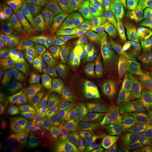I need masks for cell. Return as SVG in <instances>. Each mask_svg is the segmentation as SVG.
Listing matches in <instances>:
<instances>
[{
  "instance_id": "obj_1",
  "label": "cell",
  "mask_w": 152,
  "mask_h": 152,
  "mask_svg": "<svg viewBox=\"0 0 152 152\" xmlns=\"http://www.w3.org/2000/svg\"><path fill=\"white\" fill-rule=\"evenodd\" d=\"M32 29L51 68L58 72L70 69L72 65L70 60L46 27L42 16L34 22Z\"/></svg>"
},
{
  "instance_id": "obj_2",
  "label": "cell",
  "mask_w": 152,
  "mask_h": 152,
  "mask_svg": "<svg viewBox=\"0 0 152 152\" xmlns=\"http://www.w3.org/2000/svg\"><path fill=\"white\" fill-rule=\"evenodd\" d=\"M137 32L136 27L127 23L109 34L102 57L101 63L103 68H106L112 65L129 39Z\"/></svg>"
},
{
  "instance_id": "obj_3",
  "label": "cell",
  "mask_w": 152,
  "mask_h": 152,
  "mask_svg": "<svg viewBox=\"0 0 152 152\" xmlns=\"http://www.w3.org/2000/svg\"><path fill=\"white\" fill-rule=\"evenodd\" d=\"M14 44L28 60L37 65L40 69H48L50 67L44 50L29 26L26 27Z\"/></svg>"
},
{
  "instance_id": "obj_4",
  "label": "cell",
  "mask_w": 152,
  "mask_h": 152,
  "mask_svg": "<svg viewBox=\"0 0 152 152\" xmlns=\"http://www.w3.org/2000/svg\"><path fill=\"white\" fill-rule=\"evenodd\" d=\"M91 12L92 15L103 22L110 31L128 23L114 0H95Z\"/></svg>"
},
{
  "instance_id": "obj_5",
  "label": "cell",
  "mask_w": 152,
  "mask_h": 152,
  "mask_svg": "<svg viewBox=\"0 0 152 152\" xmlns=\"http://www.w3.org/2000/svg\"><path fill=\"white\" fill-rule=\"evenodd\" d=\"M84 28L91 45L92 53L96 55L103 53L110 31L108 28L92 15L86 19Z\"/></svg>"
},
{
  "instance_id": "obj_6",
  "label": "cell",
  "mask_w": 152,
  "mask_h": 152,
  "mask_svg": "<svg viewBox=\"0 0 152 152\" xmlns=\"http://www.w3.org/2000/svg\"><path fill=\"white\" fill-rule=\"evenodd\" d=\"M90 124L98 134L108 136L115 129V122L105 113L96 99L94 100L85 112Z\"/></svg>"
},
{
  "instance_id": "obj_7",
  "label": "cell",
  "mask_w": 152,
  "mask_h": 152,
  "mask_svg": "<svg viewBox=\"0 0 152 152\" xmlns=\"http://www.w3.org/2000/svg\"><path fill=\"white\" fill-rule=\"evenodd\" d=\"M109 136L119 152H144L140 137L131 129L119 126Z\"/></svg>"
},
{
  "instance_id": "obj_8",
  "label": "cell",
  "mask_w": 152,
  "mask_h": 152,
  "mask_svg": "<svg viewBox=\"0 0 152 152\" xmlns=\"http://www.w3.org/2000/svg\"><path fill=\"white\" fill-rule=\"evenodd\" d=\"M42 17L46 27L59 45L65 55L68 58L73 57L68 42L66 32L55 16L51 5L46 7Z\"/></svg>"
},
{
  "instance_id": "obj_9",
  "label": "cell",
  "mask_w": 152,
  "mask_h": 152,
  "mask_svg": "<svg viewBox=\"0 0 152 152\" xmlns=\"http://www.w3.org/2000/svg\"><path fill=\"white\" fill-rule=\"evenodd\" d=\"M123 97L119 107L120 115L124 125L130 127L136 121V112L143 100V95L132 89L122 92Z\"/></svg>"
},
{
  "instance_id": "obj_10",
  "label": "cell",
  "mask_w": 152,
  "mask_h": 152,
  "mask_svg": "<svg viewBox=\"0 0 152 152\" xmlns=\"http://www.w3.org/2000/svg\"><path fill=\"white\" fill-rule=\"evenodd\" d=\"M30 124L21 115L1 117L0 134L8 142L24 137L28 132Z\"/></svg>"
},
{
  "instance_id": "obj_11",
  "label": "cell",
  "mask_w": 152,
  "mask_h": 152,
  "mask_svg": "<svg viewBox=\"0 0 152 152\" xmlns=\"http://www.w3.org/2000/svg\"><path fill=\"white\" fill-rule=\"evenodd\" d=\"M151 56H152V48L144 35L139 32L126 44L117 58L145 59Z\"/></svg>"
},
{
  "instance_id": "obj_12",
  "label": "cell",
  "mask_w": 152,
  "mask_h": 152,
  "mask_svg": "<svg viewBox=\"0 0 152 152\" xmlns=\"http://www.w3.org/2000/svg\"><path fill=\"white\" fill-rule=\"evenodd\" d=\"M2 60L7 67L13 69L37 73L41 71L37 65L28 60L14 44L12 47H5Z\"/></svg>"
},
{
  "instance_id": "obj_13",
  "label": "cell",
  "mask_w": 152,
  "mask_h": 152,
  "mask_svg": "<svg viewBox=\"0 0 152 152\" xmlns=\"http://www.w3.org/2000/svg\"><path fill=\"white\" fill-rule=\"evenodd\" d=\"M53 9L55 16L68 33L72 34L81 28L87 19L85 12L71 7L53 6Z\"/></svg>"
},
{
  "instance_id": "obj_14",
  "label": "cell",
  "mask_w": 152,
  "mask_h": 152,
  "mask_svg": "<svg viewBox=\"0 0 152 152\" xmlns=\"http://www.w3.org/2000/svg\"><path fill=\"white\" fill-rule=\"evenodd\" d=\"M68 42L76 60L86 61L92 56L91 45L84 28H80L72 33L68 38Z\"/></svg>"
},
{
  "instance_id": "obj_15",
  "label": "cell",
  "mask_w": 152,
  "mask_h": 152,
  "mask_svg": "<svg viewBox=\"0 0 152 152\" xmlns=\"http://www.w3.org/2000/svg\"><path fill=\"white\" fill-rule=\"evenodd\" d=\"M47 4L42 0H16L12 2V6L32 27L34 22L44 15Z\"/></svg>"
},
{
  "instance_id": "obj_16",
  "label": "cell",
  "mask_w": 152,
  "mask_h": 152,
  "mask_svg": "<svg viewBox=\"0 0 152 152\" xmlns=\"http://www.w3.org/2000/svg\"><path fill=\"white\" fill-rule=\"evenodd\" d=\"M68 86L66 84L54 77L49 76L44 78L37 89L33 92V97L39 101L53 99L62 92L67 91Z\"/></svg>"
},
{
  "instance_id": "obj_17",
  "label": "cell",
  "mask_w": 152,
  "mask_h": 152,
  "mask_svg": "<svg viewBox=\"0 0 152 152\" xmlns=\"http://www.w3.org/2000/svg\"><path fill=\"white\" fill-rule=\"evenodd\" d=\"M29 135L50 149L59 147L61 142L60 133L54 124L39 125L31 128Z\"/></svg>"
},
{
  "instance_id": "obj_18",
  "label": "cell",
  "mask_w": 152,
  "mask_h": 152,
  "mask_svg": "<svg viewBox=\"0 0 152 152\" xmlns=\"http://www.w3.org/2000/svg\"><path fill=\"white\" fill-rule=\"evenodd\" d=\"M122 97V93L111 90L103 91L98 96V101L105 113L116 122L121 119L119 107Z\"/></svg>"
},
{
  "instance_id": "obj_19",
  "label": "cell",
  "mask_w": 152,
  "mask_h": 152,
  "mask_svg": "<svg viewBox=\"0 0 152 152\" xmlns=\"http://www.w3.org/2000/svg\"><path fill=\"white\" fill-rule=\"evenodd\" d=\"M92 71L83 69L73 72H59L54 77L60 81L72 87H78L89 91Z\"/></svg>"
},
{
  "instance_id": "obj_20",
  "label": "cell",
  "mask_w": 152,
  "mask_h": 152,
  "mask_svg": "<svg viewBox=\"0 0 152 152\" xmlns=\"http://www.w3.org/2000/svg\"><path fill=\"white\" fill-rule=\"evenodd\" d=\"M152 56L145 59L117 58L110 65L115 72L144 71L152 69Z\"/></svg>"
},
{
  "instance_id": "obj_21",
  "label": "cell",
  "mask_w": 152,
  "mask_h": 152,
  "mask_svg": "<svg viewBox=\"0 0 152 152\" xmlns=\"http://www.w3.org/2000/svg\"><path fill=\"white\" fill-rule=\"evenodd\" d=\"M3 18L10 30V38L12 40H16L26 28L24 18L10 8L5 9Z\"/></svg>"
},
{
  "instance_id": "obj_22",
  "label": "cell",
  "mask_w": 152,
  "mask_h": 152,
  "mask_svg": "<svg viewBox=\"0 0 152 152\" xmlns=\"http://www.w3.org/2000/svg\"><path fill=\"white\" fill-rule=\"evenodd\" d=\"M34 97L29 94H23L19 98V114L29 122L30 127L37 119V113L35 110Z\"/></svg>"
},
{
  "instance_id": "obj_23",
  "label": "cell",
  "mask_w": 152,
  "mask_h": 152,
  "mask_svg": "<svg viewBox=\"0 0 152 152\" xmlns=\"http://www.w3.org/2000/svg\"><path fill=\"white\" fill-rule=\"evenodd\" d=\"M110 80L109 72L92 71L91 83L89 91L96 97L98 94L110 88Z\"/></svg>"
},
{
  "instance_id": "obj_24",
  "label": "cell",
  "mask_w": 152,
  "mask_h": 152,
  "mask_svg": "<svg viewBox=\"0 0 152 152\" xmlns=\"http://www.w3.org/2000/svg\"><path fill=\"white\" fill-rule=\"evenodd\" d=\"M69 94L78 112L84 113L86 109L93 102L92 95L85 89L78 87H72Z\"/></svg>"
},
{
  "instance_id": "obj_25",
  "label": "cell",
  "mask_w": 152,
  "mask_h": 152,
  "mask_svg": "<svg viewBox=\"0 0 152 152\" xmlns=\"http://www.w3.org/2000/svg\"><path fill=\"white\" fill-rule=\"evenodd\" d=\"M85 141L88 147H92L100 152H117L109 136H103L98 134L92 135L87 136Z\"/></svg>"
},
{
  "instance_id": "obj_26",
  "label": "cell",
  "mask_w": 152,
  "mask_h": 152,
  "mask_svg": "<svg viewBox=\"0 0 152 152\" xmlns=\"http://www.w3.org/2000/svg\"><path fill=\"white\" fill-rule=\"evenodd\" d=\"M152 21V0H139L134 25L140 27Z\"/></svg>"
},
{
  "instance_id": "obj_27",
  "label": "cell",
  "mask_w": 152,
  "mask_h": 152,
  "mask_svg": "<svg viewBox=\"0 0 152 152\" xmlns=\"http://www.w3.org/2000/svg\"><path fill=\"white\" fill-rule=\"evenodd\" d=\"M126 22L134 24L139 0H114Z\"/></svg>"
},
{
  "instance_id": "obj_28",
  "label": "cell",
  "mask_w": 152,
  "mask_h": 152,
  "mask_svg": "<svg viewBox=\"0 0 152 152\" xmlns=\"http://www.w3.org/2000/svg\"><path fill=\"white\" fill-rule=\"evenodd\" d=\"M41 82L40 76L38 73L32 78L27 79L17 83H9L10 90L12 92L20 94H28L34 92Z\"/></svg>"
},
{
  "instance_id": "obj_29",
  "label": "cell",
  "mask_w": 152,
  "mask_h": 152,
  "mask_svg": "<svg viewBox=\"0 0 152 152\" xmlns=\"http://www.w3.org/2000/svg\"><path fill=\"white\" fill-rule=\"evenodd\" d=\"M19 114V99L11 95H4L0 98V114L9 117Z\"/></svg>"
},
{
  "instance_id": "obj_30",
  "label": "cell",
  "mask_w": 152,
  "mask_h": 152,
  "mask_svg": "<svg viewBox=\"0 0 152 152\" xmlns=\"http://www.w3.org/2000/svg\"><path fill=\"white\" fill-rule=\"evenodd\" d=\"M80 112H76L69 116L66 125V131L67 134L80 143L81 135V114Z\"/></svg>"
},
{
  "instance_id": "obj_31",
  "label": "cell",
  "mask_w": 152,
  "mask_h": 152,
  "mask_svg": "<svg viewBox=\"0 0 152 152\" xmlns=\"http://www.w3.org/2000/svg\"><path fill=\"white\" fill-rule=\"evenodd\" d=\"M95 0H53V6L66 7L88 12L92 9Z\"/></svg>"
},
{
  "instance_id": "obj_32",
  "label": "cell",
  "mask_w": 152,
  "mask_h": 152,
  "mask_svg": "<svg viewBox=\"0 0 152 152\" xmlns=\"http://www.w3.org/2000/svg\"><path fill=\"white\" fill-rule=\"evenodd\" d=\"M52 104L70 115L77 112V109L73 102L69 92H62L52 99Z\"/></svg>"
},
{
  "instance_id": "obj_33",
  "label": "cell",
  "mask_w": 152,
  "mask_h": 152,
  "mask_svg": "<svg viewBox=\"0 0 152 152\" xmlns=\"http://www.w3.org/2000/svg\"><path fill=\"white\" fill-rule=\"evenodd\" d=\"M0 73H2L5 76L9 83H17L23 80L32 78L38 74L37 73L18 71L5 66H1Z\"/></svg>"
},
{
  "instance_id": "obj_34",
  "label": "cell",
  "mask_w": 152,
  "mask_h": 152,
  "mask_svg": "<svg viewBox=\"0 0 152 152\" xmlns=\"http://www.w3.org/2000/svg\"><path fill=\"white\" fill-rule=\"evenodd\" d=\"M114 75L115 77L132 84L139 79L152 76V70L121 71L116 72Z\"/></svg>"
},
{
  "instance_id": "obj_35",
  "label": "cell",
  "mask_w": 152,
  "mask_h": 152,
  "mask_svg": "<svg viewBox=\"0 0 152 152\" xmlns=\"http://www.w3.org/2000/svg\"><path fill=\"white\" fill-rule=\"evenodd\" d=\"M35 110L37 113V119L34 123L31 126V128L39 125H51L53 124L48 114V110L44 104L41 101L34 102Z\"/></svg>"
},
{
  "instance_id": "obj_36",
  "label": "cell",
  "mask_w": 152,
  "mask_h": 152,
  "mask_svg": "<svg viewBox=\"0 0 152 152\" xmlns=\"http://www.w3.org/2000/svg\"><path fill=\"white\" fill-rule=\"evenodd\" d=\"M151 112V106L148 99L144 100L141 104V108L138 114V118L135 124V127L137 130L142 132L144 127L148 118Z\"/></svg>"
},
{
  "instance_id": "obj_37",
  "label": "cell",
  "mask_w": 152,
  "mask_h": 152,
  "mask_svg": "<svg viewBox=\"0 0 152 152\" xmlns=\"http://www.w3.org/2000/svg\"><path fill=\"white\" fill-rule=\"evenodd\" d=\"M49 114L55 122L62 129L65 128L67 121L70 116L69 114L57 108L53 104L50 107Z\"/></svg>"
},
{
  "instance_id": "obj_38",
  "label": "cell",
  "mask_w": 152,
  "mask_h": 152,
  "mask_svg": "<svg viewBox=\"0 0 152 152\" xmlns=\"http://www.w3.org/2000/svg\"><path fill=\"white\" fill-rule=\"evenodd\" d=\"M26 138V150L27 152H53L51 149L38 142L32 136L27 135Z\"/></svg>"
},
{
  "instance_id": "obj_39",
  "label": "cell",
  "mask_w": 152,
  "mask_h": 152,
  "mask_svg": "<svg viewBox=\"0 0 152 152\" xmlns=\"http://www.w3.org/2000/svg\"><path fill=\"white\" fill-rule=\"evenodd\" d=\"M109 78L110 80V90L114 91H125L130 89L132 86V83L118 78L114 76L112 72H109Z\"/></svg>"
},
{
  "instance_id": "obj_40",
  "label": "cell",
  "mask_w": 152,
  "mask_h": 152,
  "mask_svg": "<svg viewBox=\"0 0 152 152\" xmlns=\"http://www.w3.org/2000/svg\"><path fill=\"white\" fill-rule=\"evenodd\" d=\"M94 133V130L90 123L87 121V118L83 113L81 114V135L80 143L83 144L86 137L88 136L92 135Z\"/></svg>"
},
{
  "instance_id": "obj_41",
  "label": "cell",
  "mask_w": 152,
  "mask_h": 152,
  "mask_svg": "<svg viewBox=\"0 0 152 152\" xmlns=\"http://www.w3.org/2000/svg\"><path fill=\"white\" fill-rule=\"evenodd\" d=\"M26 138L22 137L10 142L6 152H25Z\"/></svg>"
},
{
  "instance_id": "obj_42",
  "label": "cell",
  "mask_w": 152,
  "mask_h": 152,
  "mask_svg": "<svg viewBox=\"0 0 152 152\" xmlns=\"http://www.w3.org/2000/svg\"><path fill=\"white\" fill-rule=\"evenodd\" d=\"M147 140H152V109H151V112L149 115L148 118L144 127L143 130L141 132Z\"/></svg>"
},
{
  "instance_id": "obj_43",
  "label": "cell",
  "mask_w": 152,
  "mask_h": 152,
  "mask_svg": "<svg viewBox=\"0 0 152 152\" xmlns=\"http://www.w3.org/2000/svg\"><path fill=\"white\" fill-rule=\"evenodd\" d=\"M0 36L1 38L3 39H7L10 38L11 37V32L6 24L3 16L1 15V21H0Z\"/></svg>"
},
{
  "instance_id": "obj_44",
  "label": "cell",
  "mask_w": 152,
  "mask_h": 152,
  "mask_svg": "<svg viewBox=\"0 0 152 152\" xmlns=\"http://www.w3.org/2000/svg\"><path fill=\"white\" fill-rule=\"evenodd\" d=\"M10 90L9 82L7 80L5 76L0 73V95H5Z\"/></svg>"
},
{
  "instance_id": "obj_45",
  "label": "cell",
  "mask_w": 152,
  "mask_h": 152,
  "mask_svg": "<svg viewBox=\"0 0 152 152\" xmlns=\"http://www.w3.org/2000/svg\"><path fill=\"white\" fill-rule=\"evenodd\" d=\"M140 32L142 33L152 49V25L145 26L141 28Z\"/></svg>"
},
{
  "instance_id": "obj_46",
  "label": "cell",
  "mask_w": 152,
  "mask_h": 152,
  "mask_svg": "<svg viewBox=\"0 0 152 152\" xmlns=\"http://www.w3.org/2000/svg\"><path fill=\"white\" fill-rule=\"evenodd\" d=\"M60 152H81V151L75 147H71L68 145H64L61 147Z\"/></svg>"
},
{
  "instance_id": "obj_47",
  "label": "cell",
  "mask_w": 152,
  "mask_h": 152,
  "mask_svg": "<svg viewBox=\"0 0 152 152\" xmlns=\"http://www.w3.org/2000/svg\"><path fill=\"white\" fill-rule=\"evenodd\" d=\"M7 140L5 138L2 136H1L0 138V152H6L7 149Z\"/></svg>"
},
{
  "instance_id": "obj_48",
  "label": "cell",
  "mask_w": 152,
  "mask_h": 152,
  "mask_svg": "<svg viewBox=\"0 0 152 152\" xmlns=\"http://www.w3.org/2000/svg\"><path fill=\"white\" fill-rule=\"evenodd\" d=\"M83 152H99L96 149H95V148H92V147H88L87 148H86L85 149H84V151H83Z\"/></svg>"
},
{
  "instance_id": "obj_49",
  "label": "cell",
  "mask_w": 152,
  "mask_h": 152,
  "mask_svg": "<svg viewBox=\"0 0 152 152\" xmlns=\"http://www.w3.org/2000/svg\"><path fill=\"white\" fill-rule=\"evenodd\" d=\"M148 100V102H149V103L150 104V106H151V109H152V91L149 96H148V98H147Z\"/></svg>"
},
{
  "instance_id": "obj_50",
  "label": "cell",
  "mask_w": 152,
  "mask_h": 152,
  "mask_svg": "<svg viewBox=\"0 0 152 152\" xmlns=\"http://www.w3.org/2000/svg\"><path fill=\"white\" fill-rule=\"evenodd\" d=\"M42 1L45 2L47 4H49V2H50V1H51V0H42Z\"/></svg>"
},
{
  "instance_id": "obj_51",
  "label": "cell",
  "mask_w": 152,
  "mask_h": 152,
  "mask_svg": "<svg viewBox=\"0 0 152 152\" xmlns=\"http://www.w3.org/2000/svg\"><path fill=\"white\" fill-rule=\"evenodd\" d=\"M151 90H152V85H151Z\"/></svg>"
},
{
  "instance_id": "obj_52",
  "label": "cell",
  "mask_w": 152,
  "mask_h": 152,
  "mask_svg": "<svg viewBox=\"0 0 152 152\" xmlns=\"http://www.w3.org/2000/svg\"></svg>"
}]
</instances>
